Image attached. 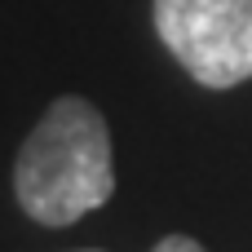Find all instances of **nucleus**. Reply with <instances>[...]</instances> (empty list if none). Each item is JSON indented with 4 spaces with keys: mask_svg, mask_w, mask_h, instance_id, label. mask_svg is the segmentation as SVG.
<instances>
[{
    "mask_svg": "<svg viewBox=\"0 0 252 252\" xmlns=\"http://www.w3.org/2000/svg\"><path fill=\"white\" fill-rule=\"evenodd\" d=\"M13 195L40 226H71L115 195L111 133L93 102L58 97L13 164Z\"/></svg>",
    "mask_w": 252,
    "mask_h": 252,
    "instance_id": "obj_1",
    "label": "nucleus"
},
{
    "mask_svg": "<svg viewBox=\"0 0 252 252\" xmlns=\"http://www.w3.org/2000/svg\"><path fill=\"white\" fill-rule=\"evenodd\" d=\"M151 252H204V244L190 239V235H168V239H159Z\"/></svg>",
    "mask_w": 252,
    "mask_h": 252,
    "instance_id": "obj_3",
    "label": "nucleus"
},
{
    "mask_svg": "<svg viewBox=\"0 0 252 252\" xmlns=\"http://www.w3.org/2000/svg\"><path fill=\"white\" fill-rule=\"evenodd\" d=\"M155 31L204 89L252 80V0H155Z\"/></svg>",
    "mask_w": 252,
    "mask_h": 252,
    "instance_id": "obj_2",
    "label": "nucleus"
}]
</instances>
